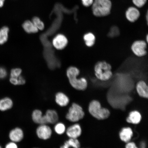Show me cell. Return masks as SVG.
<instances>
[{
  "instance_id": "ac0fdd59",
  "label": "cell",
  "mask_w": 148,
  "mask_h": 148,
  "mask_svg": "<svg viewBox=\"0 0 148 148\" xmlns=\"http://www.w3.org/2000/svg\"><path fill=\"white\" fill-rule=\"evenodd\" d=\"M141 119V116L138 111H134L131 112L127 118V121L128 123L137 124L139 123Z\"/></svg>"
},
{
  "instance_id": "ba28073f",
  "label": "cell",
  "mask_w": 148,
  "mask_h": 148,
  "mask_svg": "<svg viewBox=\"0 0 148 148\" xmlns=\"http://www.w3.org/2000/svg\"><path fill=\"white\" fill-rule=\"evenodd\" d=\"M68 40L64 34H59L56 36L52 40V45L56 49L62 50L64 49L68 44Z\"/></svg>"
},
{
  "instance_id": "484cf974",
  "label": "cell",
  "mask_w": 148,
  "mask_h": 148,
  "mask_svg": "<svg viewBox=\"0 0 148 148\" xmlns=\"http://www.w3.org/2000/svg\"><path fill=\"white\" fill-rule=\"evenodd\" d=\"M22 70L20 68H14L11 70L10 73V77L11 78H18L21 76Z\"/></svg>"
},
{
  "instance_id": "277c9868",
  "label": "cell",
  "mask_w": 148,
  "mask_h": 148,
  "mask_svg": "<svg viewBox=\"0 0 148 148\" xmlns=\"http://www.w3.org/2000/svg\"><path fill=\"white\" fill-rule=\"evenodd\" d=\"M88 110L90 114L97 119H105L110 115V112L108 109L102 108L100 103L97 101L90 102Z\"/></svg>"
},
{
  "instance_id": "1f68e13d",
  "label": "cell",
  "mask_w": 148,
  "mask_h": 148,
  "mask_svg": "<svg viewBox=\"0 0 148 148\" xmlns=\"http://www.w3.org/2000/svg\"><path fill=\"white\" fill-rule=\"evenodd\" d=\"M125 148H138L134 142H128L125 146Z\"/></svg>"
},
{
  "instance_id": "4fadbf2b",
  "label": "cell",
  "mask_w": 148,
  "mask_h": 148,
  "mask_svg": "<svg viewBox=\"0 0 148 148\" xmlns=\"http://www.w3.org/2000/svg\"><path fill=\"white\" fill-rule=\"evenodd\" d=\"M140 12L138 9L134 7H130L127 9L125 16L127 19L131 23H134L138 19L140 16Z\"/></svg>"
},
{
  "instance_id": "3957f363",
  "label": "cell",
  "mask_w": 148,
  "mask_h": 148,
  "mask_svg": "<svg viewBox=\"0 0 148 148\" xmlns=\"http://www.w3.org/2000/svg\"><path fill=\"white\" fill-rule=\"evenodd\" d=\"M92 5L94 15L97 17H102L110 14L112 3L110 0H94Z\"/></svg>"
},
{
  "instance_id": "83f0119b",
  "label": "cell",
  "mask_w": 148,
  "mask_h": 148,
  "mask_svg": "<svg viewBox=\"0 0 148 148\" xmlns=\"http://www.w3.org/2000/svg\"><path fill=\"white\" fill-rule=\"evenodd\" d=\"M147 0H132L134 4L137 7L140 8L144 6Z\"/></svg>"
},
{
  "instance_id": "d4e9b609",
  "label": "cell",
  "mask_w": 148,
  "mask_h": 148,
  "mask_svg": "<svg viewBox=\"0 0 148 148\" xmlns=\"http://www.w3.org/2000/svg\"><path fill=\"white\" fill-rule=\"evenodd\" d=\"M32 22L38 30H42L44 28V23L40 18L38 17H35L33 18Z\"/></svg>"
},
{
  "instance_id": "52a82bcc",
  "label": "cell",
  "mask_w": 148,
  "mask_h": 148,
  "mask_svg": "<svg viewBox=\"0 0 148 148\" xmlns=\"http://www.w3.org/2000/svg\"><path fill=\"white\" fill-rule=\"evenodd\" d=\"M37 136L40 139L46 140L49 139L52 135V130L47 124H41L37 127L36 131Z\"/></svg>"
},
{
  "instance_id": "ffe728a7",
  "label": "cell",
  "mask_w": 148,
  "mask_h": 148,
  "mask_svg": "<svg viewBox=\"0 0 148 148\" xmlns=\"http://www.w3.org/2000/svg\"><path fill=\"white\" fill-rule=\"evenodd\" d=\"M80 147V143L77 139L69 138L64 142L60 148H79Z\"/></svg>"
},
{
  "instance_id": "603a6c76",
  "label": "cell",
  "mask_w": 148,
  "mask_h": 148,
  "mask_svg": "<svg viewBox=\"0 0 148 148\" xmlns=\"http://www.w3.org/2000/svg\"><path fill=\"white\" fill-rule=\"evenodd\" d=\"M66 126L64 123L57 122L55 124L54 130L57 134L61 135L64 134L66 132Z\"/></svg>"
},
{
  "instance_id": "cb8c5ba5",
  "label": "cell",
  "mask_w": 148,
  "mask_h": 148,
  "mask_svg": "<svg viewBox=\"0 0 148 148\" xmlns=\"http://www.w3.org/2000/svg\"><path fill=\"white\" fill-rule=\"evenodd\" d=\"M10 82L15 86L17 85H23L25 84V80L22 75L18 78H11L10 79Z\"/></svg>"
},
{
  "instance_id": "4dcf8cb0",
  "label": "cell",
  "mask_w": 148,
  "mask_h": 148,
  "mask_svg": "<svg viewBox=\"0 0 148 148\" xmlns=\"http://www.w3.org/2000/svg\"><path fill=\"white\" fill-rule=\"evenodd\" d=\"M81 1L84 6L88 7L92 5L94 0H81Z\"/></svg>"
},
{
  "instance_id": "d590c367",
  "label": "cell",
  "mask_w": 148,
  "mask_h": 148,
  "mask_svg": "<svg viewBox=\"0 0 148 148\" xmlns=\"http://www.w3.org/2000/svg\"></svg>"
},
{
  "instance_id": "2e32d148",
  "label": "cell",
  "mask_w": 148,
  "mask_h": 148,
  "mask_svg": "<svg viewBox=\"0 0 148 148\" xmlns=\"http://www.w3.org/2000/svg\"><path fill=\"white\" fill-rule=\"evenodd\" d=\"M55 101L57 105L62 107L67 106L70 102L69 98L68 96L61 92H57L56 94Z\"/></svg>"
},
{
  "instance_id": "5bb4252c",
  "label": "cell",
  "mask_w": 148,
  "mask_h": 148,
  "mask_svg": "<svg viewBox=\"0 0 148 148\" xmlns=\"http://www.w3.org/2000/svg\"><path fill=\"white\" fill-rule=\"evenodd\" d=\"M32 119L35 123L38 124H47L44 114H42L41 110H35L32 114Z\"/></svg>"
},
{
  "instance_id": "7a4b0ae2",
  "label": "cell",
  "mask_w": 148,
  "mask_h": 148,
  "mask_svg": "<svg viewBox=\"0 0 148 148\" xmlns=\"http://www.w3.org/2000/svg\"><path fill=\"white\" fill-rule=\"evenodd\" d=\"M94 71L97 79L102 81L109 80L113 75L112 66L104 61L97 62L94 66Z\"/></svg>"
},
{
  "instance_id": "9c48e42d",
  "label": "cell",
  "mask_w": 148,
  "mask_h": 148,
  "mask_svg": "<svg viewBox=\"0 0 148 148\" xmlns=\"http://www.w3.org/2000/svg\"><path fill=\"white\" fill-rule=\"evenodd\" d=\"M24 137L23 131L19 127H15L12 129L8 134V137L10 141L16 143L21 141Z\"/></svg>"
},
{
  "instance_id": "e575fe53",
  "label": "cell",
  "mask_w": 148,
  "mask_h": 148,
  "mask_svg": "<svg viewBox=\"0 0 148 148\" xmlns=\"http://www.w3.org/2000/svg\"><path fill=\"white\" fill-rule=\"evenodd\" d=\"M0 148H3L0 145Z\"/></svg>"
},
{
  "instance_id": "8fae6325",
  "label": "cell",
  "mask_w": 148,
  "mask_h": 148,
  "mask_svg": "<svg viewBox=\"0 0 148 148\" xmlns=\"http://www.w3.org/2000/svg\"><path fill=\"white\" fill-rule=\"evenodd\" d=\"M136 89L138 95L140 97L147 99L148 97V87L147 83L145 81L140 80L137 83Z\"/></svg>"
},
{
  "instance_id": "8992f818",
  "label": "cell",
  "mask_w": 148,
  "mask_h": 148,
  "mask_svg": "<svg viewBox=\"0 0 148 148\" xmlns=\"http://www.w3.org/2000/svg\"><path fill=\"white\" fill-rule=\"evenodd\" d=\"M147 43L145 40H136L131 45V51L137 57H142L145 56L147 53Z\"/></svg>"
},
{
  "instance_id": "44dd1931",
  "label": "cell",
  "mask_w": 148,
  "mask_h": 148,
  "mask_svg": "<svg viewBox=\"0 0 148 148\" xmlns=\"http://www.w3.org/2000/svg\"><path fill=\"white\" fill-rule=\"evenodd\" d=\"M23 29L26 32L28 33H36L38 29L35 26L32 21L27 20L24 22L23 25Z\"/></svg>"
},
{
  "instance_id": "7c38bea8",
  "label": "cell",
  "mask_w": 148,
  "mask_h": 148,
  "mask_svg": "<svg viewBox=\"0 0 148 148\" xmlns=\"http://www.w3.org/2000/svg\"><path fill=\"white\" fill-rule=\"evenodd\" d=\"M47 124H55L58 122L59 116L58 113L55 110L49 109L46 111L44 114Z\"/></svg>"
},
{
  "instance_id": "f546056e",
  "label": "cell",
  "mask_w": 148,
  "mask_h": 148,
  "mask_svg": "<svg viewBox=\"0 0 148 148\" xmlns=\"http://www.w3.org/2000/svg\"><path fill=\"white\" fill-rule=\"evenodd\" d=\"M4 148H18L16 143L12 141H10L5 144Z\"/></svg>"
},
{
  "instance_id": "7402d4cb",
  "label": "cell",
  "mask_w": 148,
  "mask_h": 148,
  "mask_svg": "<svg viewBox=\"0 0 148 148\" xmlns=\"http://www.w3.org/2000/svg\"><path fill=\"white\" fill-rule=\"evenodd\" d=\"M9 29L4 27L0 29V45L4 44L8 40Z\"/></svg>"
},
{
  "instance_id": "836d02e7",
  "label": "cell",
  "mask_w": 148,
  "mask_h": 148,
  "mask_svg": "<svg viewBox=\"0 0 148 148\" xmlns=\"http://www.w3.org/2000/svg\"><path fill=\"white\" fill-rule=\"evenodd\" d=\"M146 42L147 43L148 41V35L147 34L146 37Z\"/></svg>"
},
{
  "instance_id": "e0dca14e",
  "label": "cell",
  "mask_w": 148,
  "mask_h": 148,
  "mask_svg": "<svg viewBox=\"0 0 148 148\" xmlns=\"http://www.w3.org/2000/svg\"><path fill=\"white\" fill-rule=\"evenodd\" d=\"M119 136L122 141L127 143L131 140L133 136V131L130 127H125L122 129Z\"/></svg>"
},
{
  "instance_id": "9a60e30c",
  "label": "cell",
  "mask_w": 148,
  "mask_h": 148,
  "mask_svg": "<svg viewBox=\"0 0 148 148\" xmlns=\"http://www.w3.org/2000/svg\"><path fill=\"white\" fill-rule=\"evenodd\" d=\"M14 102L12 99L9 97H5L0 99V111L5 112L12 109Z\"/></svg>"
},
{
  "instance_id": "d6a6232c",
  "label": "cell",
  "mask_w": 148,
  "mask_h": 148,
  "mask_svg": "<svg viewBox=\"0 0 148 148\" xmlns=\"http://www.w3.org/2000/svg\"><path fill=\"white\" fill-rule=\"evenodd\" d=\"M5 0H0V8L2 7L4 5Z\"/></svg>"
},
{
  "instance_id": "f1b7e54d",
  "label": "cell",
  "mask_w": 148,
  "mask_h": 148,
  "mask_svg": "<svg viewBox=\"0 0 148 148\" xmlns=\"http://www.w3.org/2000/svg\"><path fill=\"white\" fill-rule=\"evenodd\" d=\"M7 71L4 68L0 67V79H3L7 77Z\"/></svg>"
},
{
  "instance_id": "4316f807",
  "label": "cell",
  "mask_w": 148,
  "mask_h": 148,
  "mask_svg": "<svg viewBox=\"0 0 148 148\" xmlns=\"http://www.w3.org/2000/svg\"><path fill=\"white\" fill-rule=\"evenodd\" d=\"M120 34L119 30L118 28L114 26L111 28L108 36L111 38H114L119 36Z\"/></svg>"
},
{
  "instance_id": "30bf717a",
  "label": "cell",
  "mask_w": 148,
  "mask_h": 148,
  "mask_svg": "<svg viewBox=\"0 0 148 148\" xmlns=\"http://www.w3.org/2000/svg\"><path fill=\"white\" fill-rule=\"evenodd\" d=\"M66 135L69 138L77 139L80 136L82 130L79 125L75 124L66 129Z\"/></svg>"
},
{
  "instance_id": "d6986e66",
  "label": "cell",
  "mask_w": 148,
  "mask_h": 148,
  "mask_svg": "<svg viewBox=\"0 0 148 148\" xmlns=\"http://www.w3.org/2000/svg\"><path fill=\"white\" fill-rule=\"evenodd\" d=\"M83 38L85 44L87 47H92L95 44L96 37L93 33L91 32L86 33L84 35Z\"/></svg>"
},
{
  "instance_id": "5b68a950",
  "label": "cell",
  "mask_w": 148,
  "mask_h": 148,
  "mask_svg": "<svg viewBox=\"0 0 148 148\" xmlns=\"http://www.w3.org/2000/svg\"><path fill=\"white\" fill-rule=\"evenodd\" d=\"M84 116L82 107L77 103H73L70 107L66 118L68 121L75 123L82 119Z\"/></svg>"
},
{
  "instance_id": "6da1fadb",
  "label": "cell",
  "mask_w": 148,
  "mask_h": 148,
  "mask_svg": "<svg viewBox=\"0 0 148 148\" xmlns=\"http://www.w3.org/2000/svg\"><path fill=\"white\" fill-rule=\"evenodd\" d=\"M79 74L80 71L75 66H70L66 70V76L71 86L76 90H84L88 87V81L84 77L78 78Z\"/></svg>"
}]
</instances>
